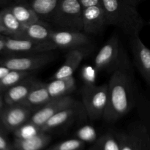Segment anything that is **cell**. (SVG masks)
I'll return each mask as SVG.
<instances>
[{"mask_svg": "<svg viewBox=\"0 0 150 150\" xmlns=\"http://www.w3.org/2000/svg\"><path fill=\"white\" fill-rule=\"evenodd\" d=\"M89 150H120L116 132L108 130L100 136Z\"/></svg>", "mask_w": 150, "mask_h": 150, "instance_id": "obj_24", "label": "cell"}, {"mask_svg": "<svg viewBox=\"0 0 150 150\" xmlns=\"http://www.w3.org/2000/svg\"><path fill=\"white\" fill-rule=\"evenodd\" d=\"M1 35H2V34H1V32H0V37H1Z\"/></svg>", "mask_w": 150, "mask_h": 150, "instance_id": "obj_38", "label": "cell"}, {"mask_svg": "<svg viewBox=\"0 0 150 150\" xmlns=\"http://www.w3.org/2000/svg\"><path fill=\"white\" fill-rule=\"evenodd\" d=\"M54 58L55 55L51 51L36 54H21L6 57L0 61V64L10 70L34 73L49 64Z\"/></svg>", "mask_w": 150, "mask_h": 150, "instance_id": "obj_5", "label": "cell"}, {"mask_svg": "<svg viewBox=\"0 0 150 150\" xmlns=\"http://www.w3.org/2000/svg\"><path fill=\"white\" fill-rule=\"evenodd\" d=\"M5 41H6V37H4L1 35L0 37V53L1 51H4V48H5Z\"/></svg>", "mask_w": 150, "mask_h": 150, "instance_id": "obj_34", "label": "cell"}, {"mask_svg": "<svg viewBox=\"0 0 150 150\" xmlns=\"http://www.w3.org/2000/svg\"><path fill=\"white\" fill-rule=\"evenodd\" d=\"M116 135L120 150H150V136L141 122L132 123Z\"/></svg>", "mask_w": 150, "mask_h": 150, "instance_id": "obj_6", "label": "cell"}, {"mask_svg": "<svg viewBox=\"0 0 150 150\" xmlns=\"http://www.w3.org/2000/svg\"><path fill=\"white\" fill-rule=\"evenodd\" d=\"M33 111L23 105H5L0 109V126L7 133H14L28 122Z\"/></svg>", "mask_w": 150, "mask_h": 150, "instance_id": "obj_9", "label": "cell"}, {"mask_svg": "<svg viewBox=\"0 0 150 150\" xmlns=\"http://www.w3.org/2000/svg\"></svg>", "mask_w": 150, "mask_h": 150, "instance_id": "obj_40", "label": "cell"}, {"mask_svg": "<svg viewBox=\"0 0 150 150\" xmlns=\"http://www.w3.org/2000/svg\"><path fill=\"white\" fill-rule=\"evenodd\" d=\"M25 26L8 7L0 11V32L11 38H23Z\"/></svg>", "mask_w": 150, "mask_h": 150, "instance_id": "obj_18", "label": "cell"}, {"mask_svg": "<svg viewBox=\"0 0 150 150\" xmlns=\"http://www.w3.org/2000/svg\"><path fill=\"white\" fill-rule=\"evenodd\" d=\"M51 98L48 92L47 83L36 80L22 105L28 107L34 112L43 106Z\"/></svg>", "mask_w": 150, "mask_h": 150, "instance_id": "obj_17", "label": "cell"}, {"mask_svg": "<svg viewBox=\"0 0 150 150\" xmlns=\"http://www.w3.org/2000/svg\"><path fill=\"white\" fill-rule=\"evenodd\" d=\"M57 49L51 40L46 42H36L25 38L6 37L4 51L10 54H36L51 52Z\"/></svg>", "mask_w": 150, "mask_h": 150, "instance_id": "obj_8", "label": "cell"}, {"mask_svg": "<svg viewBox=\"0 0 150 150\" xmlns=\"http://www.w3.org/2000/svg\"><path fill=\"white\" fill-rule=\"evenodd\" d=\"M120 45V38L114 35L100 48L93 61V66L97 71L112 72L117 67L124 54Z\"/></svg>", "mask_w": 150, "mask_h": 150, "instance_id": "obj_7", "label": "cell"}, {"mask_svg": "<svg viewBox=\"0 0 150 150\" xmlns=\"http://www.w3.org/2000/svg\"><path fill=\"white\" fill-rule=\"evenodd\" d=\"M4 98H3V96H2V92L0 91V109H1V108L4 107Z\"/></svg>", "mask_w": 150, "mask_h": 150, "instance_id": "obj_36", "label": "cell"}, {"mask_svg": "<svg viewBox=\"0 0 150 150\" xmlns=\"http://www.w3.org/2000/svg\"><path fill=\"white\" fill-rule=\"evenodd\" d=\"M148 23H149V24H150V20L149 21V22H148Z\"/></svg>", "mask_w": 150, "mask_h": 150, "instance_id": "obj_39", "label": "cell"}, {"mask_svg": "<svg viewBox=\"0 0 150 150\" xmlns=\"http://www.w3.org/2000/svg\"><path fill=\"white\" fill-rule=\"evenodd\" d=\"M98 73L94 66H83L81 69V79L84 85H95Z\"/></svg>", "mask_w": 150, "mask_h": 150, "instance_id": "obj_30", "label": "cell"}, {"mask_svg": "<svg viewBox=\"0 0 150 150\" xmlns=\"http://www.w3.org/2000/svg\"><path fill=\"white\" fill-rule=\"evenodd\" d=\"M85 146V142L80 139H67L50 146L46 150H82Z\"/></svg>", "mask_w": 150, "mask_h": 150, "instance_id": "obj_28", "label": "cell"}, {"mask_svg": "<svg viewBox=\"0 0 150 150\" xmlns=\"http://www.w3.org/2000/svg\"><path fill=\"white\" fill-rule=\"evenodd\" d=\"M7 1H8V0H0V2L4 3V2H6Z\"/></svg>", "mask_w": 150, "mask_h": 150, "instance_id": "obj_37", "label": "cell"}, {"mask_svg": "<svg viewBox=\"0 0 150 150\" xmlns=\"http://www.w3.org/2000/svg\"><path fill=\"white\" fill-rule=\"evenodd\" d=\"M83 9L95 5H100L101 0H79Z\"/></svg>", "mask_w": 150, "mask_h": 150, "instance_id": "obj_32", "label": "cell"}, {"mask_svg": "<svg viewBox=\"0 0 150 150\" xmlns=\"http://www.w3.org/2000/svg\"><path fill=\"white\" fill-rule=\"evenodd\" d=\"M79 101L70 95L53 98L46 104L32 113L29 121L41 128L42 126L62 110L77 103Z\"/></svg>", "mask_w": 150, "mask_h": 150, "instance_id": "obj_10", "label": "cell"}, {"mask_svg": "<svg viewBox=\"0 0 150 150\" xmlns=\"http://www.w3.org/2000/svg\"><path fill=\"white\" fill-rule=\"evenodd\" d=\"M130 38L133 62L145 81L150 86V49L142 42L139 34Z\"/></svg>", "mask_w": 150, "mask_h": 150, "instance_id": "obj_12", "label": "cell"}, {"mask_svg": "<svg viewBox=\"0 0 150 150\" xmlns=\"http://www.w3.org/2000/svg\"><path fill=\"white\" fill-rule=\"evenodd\" d=\"M108 83L83 85L81 88L82 104L87 117L95 120L103 117L108 104Z\"/></svg>", "mask_w": 150, "mask_h": 150, "instance_id": "obj_4", "label": "cell"}, {"mask_svg": "<svg viewBox=\"0 0 150 150\" xmlns=\"http://www.w3.org/2000/svg\"><path fill=\"white\" fill-rule=\"evenodd\" d=\"M136 108L140 122L146 127L150 136V100L144 95L139 94Z\"/></svg>", "mask_w": 150, "mask_h": 150, "instance_id": "obj_26", "label": "cell"}, {"mask_svg": "<svg viewBox=\"0 0 150 150\" xmlns=\"http://www.w3.org/2000/svg\"><path fill=\"white\" fill-rule=\"evenodd\" d=\"M48 92L51 98L70 95L76 89V81L73 76L62 79H52L47 83Z\"/></svg>", "mask_w": 150, "mask_h": 150, "instance_id": "obj_21", "label": "cell"}, {"mask_svg": "<svg viewBox=\"0 0 150 150\" xmlns=\"http://www.w3.org/2000/svg\"><path fill=\"white\" fill-rule=\"evenodd\" d=\"M51 41L57 48L72 50L87 45L89 38L82 31L59 29L54 31Z\"/></svg>", "mask_w": 150, "mask_h": 150, "instance_id": "obj_13", "label": "cell"}, {"mask_svg": "<svg viewBox=\"0 0 150 150\" xmlns=\"http://www.w3.org/2000/svg\"><path fill=\"white\" fill-rule=\"evenodd\" d=\"M87 117L82 103L78 102L74 105L69 106L53 116L48 120L40 130L45 133H49L52 130H57L60 127L70 125L78 120H82Z\"/></svg>", "mask_w": 150, "mask_h": 150, "instance_id": "obj_11", "label": "cell"}, {"mask_svg": "<svg viewBox=\"0 0 150 150\" xmlns=\"http://www.w3.org/2000/svg\"><path fill=\"white\" fill-rule=\"evenodd\" d=\"M108 26H115L130 37L139 34L144 22L136 7L124 0H101Z\"/></svg>", "mask_w": 150, "mask_h": 150, "instance_id": "obj_2", "label": "cell"}, {"mask_svg": "<svg viewBox=\"0 0 150 150\" xmlns=\"http://www.w3.org/2000/svg\"><path fill=\"white\" fill-rule=\"evenodd\" d=\"M108 94V104L103 117L106 122H114L136 108L139 93L125 52L117 67L111 72Z\"/></svg>", "mask_w": 150, "mask_h": 150, "instance_id": "obj_1", "label": "cell"}, {"mask_svg": "<svg viewBox=\"0 0 150 150\" xmlns=\"http://www.w3.org/2000/svg\"><path fill=\"white\" fill-rule=\"evenodd\" d=\"M88 52L89 50L84 47L69 50L65 56L64 63L56 71L52 76V79H62L73 76V73L79 68Z\"/></svg>", "mask_w": 150, "mask_h": 150, "instance_id": "obj_15", "label": "cell"}, {"mask_svg": "<svg viewBox=\"0 0 150 150\" xmlns=\"http://www.w3.org/2000/svg\"><path fill=\"white\" fill-rule=\"evenodd\" d=\"M10 70H9L7 67H4V65L0 64V79H2V78L4 77V76H5V75L7 74Z\"/></svg>", "mask_w": 150, "mask_h": 150, "instance_id": "obj_33", "label": "cell"}, {"mask_svg": "<svg viewBox=\"0 0 150 150\" xmlns=\"http://www.w3.org/2000/svg\"><path fill=\"white\" fill-rule=\"evenodd\" d=\"M51 23L59 29L83 32V7L79 0H61Z\"/></svg>", "mask_w": 150, "mask_h": 150, "instance_id": "obj_3", "label": "cell"}, {"mask_svg": "<svg viewBox=\"0 0 150 150\" xmlns=\"http://www.w3.org/2000/svg\"><path fill=\"white\" fill-rule=\"evenodd\" d=\"M54 29L49 23L40 20L25 26L23 38L36 42H46L51 40Z\"/></svg>", "mask_w": 150, "mask_h": 150, "instance_id": "obj_20", "label": "cell"}, {"mask_svg": "<svg viewBox=\"0 0 150 150\" xmlns=\"http://www.w3.org/2000/svg\"><path fill=\"white\" fill-rule=\"evenodd\" d=\"M16 18L24 26L40 20L35 10L31 7L30 4L21 0H17L16 3L9 7Z\"/></svg>", "mask_w": 150, "mask_h": 150, "instance_id": "obj_22", "label": "cell"}, {"mask_svg": "<svg viewBox=\"0 0 150 150\" xmlns=\"http://www.w3.org/2000/svg\"><path fill=\"white\" fill-rule=\"evenodd\" d=\"M51 139L49 133L41 131L36 136L29 139L15 138L13 145L15 150H42L49 144Z\"/></svg>", "mask_w": 150, "mask_h": 150, "instance_id": "obj_19", "label": "cell"}, {"mask_svg": "<svg viewBox=\"0 0 150 150\" xmlns=\"http://www.w3.org/2000/svg\"><path fill=\"white\" fill-rule=\"evenodd\" d=\"M34 73L31 72L17 71V70H10L4 77L0 79V91L4 93L5 91L22 81L26 78L32 76Z\"/></svg>", "mask_w": 150, "mask_h": 150, "instance_id": "obj_25", "label": "cell"}, {"mask_svg": "<svg viewBox=\"0 0 150 150\" xmlns=\"http://www.w3.org/2000/svg\"><path fill=\"white\" fill-rule=\"evenodd\" d=\"M7 132L0 126V150H15L6 136Z\"/></svg>", "mask_w": 150, "mask_h": 150, "instance_id": "obj_31", "label": "cell"}, {"mask_svg": "<svg viewBox=\"0 0 150 150\" xmlns=\"http://www.w3.org/2000/svg\"><path fill=\"white\" fill-rule=\"evenodd\" d=\"M76 138L80 139L83 142L94 143L98 138L97 131L93 126L90 125H85L78 129L76 132Z\"/></svg>", "mask_w": 150, "mask_h": 150, "instance_id": "obj_29", "label": "cell"}, {"mask_svg": "<svg viewBox=\"0 0 150 150\" xmlns=\"http://www.w3.org/2000/svg\"><path fill=\"white\" fill-rule=\"evenodd\" d=\"M61 0H32L30 3L39 18L51 23Z\"/></svg>", "mask_w": 150, "mask_h": 150, "instance_id": "obj_23", "label": "cell"}, {"mask_svg": "<svg viewBox=\"0 0 150 150\" xmlns=\"http://www.w3.org/2000/svg\"><path fill=\"white\" fill-rule=\"evenodd\" d=\"M124 1H127V3H129V4H132V5L136 7L138 4H139L140 3L143 2V1H145V0H124Z\"/></svg>", "mask_w": 150, "mask_h": 150, "instance_id": "obj_35", "label": "cell"}, {"mask_svg": "<svg viewBox=\"0 0 150 150\" xmlns=\"http://www.w3.org/2000/svg\"><path fill=\"white\" fill-rule=\"evenodd\" d=\"M36 80L32 75L5 91L3 95L4 105H22Z\"/></svg>", "mask_w": 150, "mask_h": 150, "instance_id": "obj_16", "label": "cell"}, {"mask_svg": "<svg viewBox=\"0 0 150 150\" xmlns=\"http://www.w3.org/2000/svg\"><path fill=\"white\" fill-rule=\"evenodd\" d=\"M41 130L38 126L33 124L30 121L26 122L23 125H22L20 127L17 129L16 131L13 133L15 138L16 139H29V138L33 137L36 136L39 133H40Z\"/></svg>", "mask_w": 150, "mask_h": 150, "instance_id": "obj_27", "label": "cell"}, {"mask_svg": "<svg viewBox=\"0 0 150 150\" xmlns=\"http://www.w3.org/2000/svg\"><path fill=\"white\" fill-rule=\"evenodd\" d=\"M108 26L102 5L83 9V32L87 35H97Z\"/></svg>", "mask_w": 150, "mask_h": 150, "instance_id": "obj_14", "label": "cell"}]
</instances>
